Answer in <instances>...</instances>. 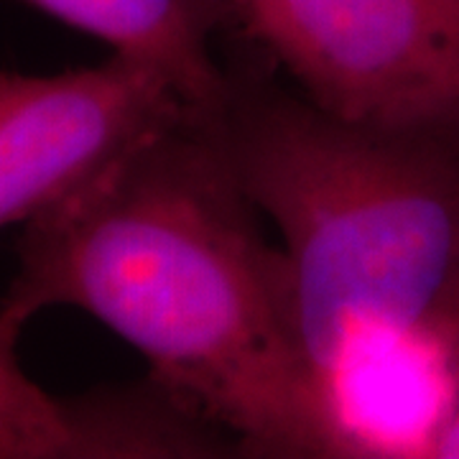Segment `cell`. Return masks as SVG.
<instances>
[{
  "label": "cell",
  "instance_id": "obj_1",
  "mask_svg": "<svg viewBox=\"0 0 459 459\" xmlns=\"http://www.w3.org/2000/svg\"><path fill=\"white\" fill-rule=\"evenodd\" d=\"M197 110L151 133L23 225L0 314L95 316L240 457L337 459L283 247Z\"/></svg>",
  "mask_w": 459,
  "mask_h": 459
},
{
  "label": "cell",
  "instance_id": "obj_2",
  "mask_svg": "<svg viewBox=\"0 0 459 459\" xmlns=\"http://www.w3.org/2000/svg\"><path fill=\"white\" fill-rule=\"evenodd\" d=\"M199 115L279 230L337 457H383L409 394L431 431L459 394L457 133L358 126L247 65Z\"/></svg>",
  "mask_w": 459,
  "mask_h": 459
},
{
  "label": "cell",
  "instance_id": "obj_3",
  "mask_svg": "<svg viewBox=\"0 0 459 459\" xmlns=\"http://www.w3.org/2000/svg\"><path fill=\"white\" fill-rule=\"evenodd\" d=\"M230 16L319 110L459 135V0H230Z\"/></svg>",
  "mask_w": 459,
  "mask_h": 459
},
{
  "label": "cell",
  "instance_id": "obj_4",
  "mask_svg": "<svg viewBox=\"0 0 459 459\" xmlns=\"http://www.w3.org/2000/svg\"><path fill=\"white\" fill-rule=\"evenodd\" d=\"M186 110L159 72L115 54L62 74L0 72V228L56 207Z\"/></svg>",
  "mask_w": 459,
  "mask_h": 459
},
{
  "label": "cell",
  "instance_id": "obj_5",
  "mask_svg": "<svg viewBox=\"0 0 459 459\" xmlns=\"http://www.w3.org/2000/svg\"><path fill=\"white\" fill-rule=\"evenodd\" d=\"M108 44L115 56L159 72L189 110H212L228 84L217 36L230 29V0H23Z\"/></svg>",
  "mask_w": 459,
  "mask_h": 459
},
{
  "label": "cell",
  "instance_id": "obj_6",
  "mask_svg": "<svg viewBox=\"0 0 459 459\" xmlns=\"http://www.w3.org/2000/svg\"><path fill=\"white\" fill-rule=\"evenodd\" d=\"M77 459L240 457L222 427L156 377L66 398Z\"/></svg>",
  "mask_w": 459,
  "mask_h": 459
},
{
  "label": "cell",
  "instance_id": "obj_7",
  "mask_svg": "<svg viewBox=\"0 0 459 459\" xmlns=\"http://www.w3.org/2000/svg\"><path fill=\"white\" fill-rule=\"evenodd\" d=\"M23 325L0 314V459H77L66 398L33 383L16 355Z\"/></svg>",
  "mask_w": 459,
  "mask_h": 459
},
{
  "label": "cell",
  "instance_id": "obj_8",
  "mask_svg": "<svg viewBox=\"0 0 459 459\" xmlns=\"http://www.w3.org/2000/svg\"><path fill=\"white\" fill-rule=\"evenodd\" d=\"M421 457L459 459V394L429 431Z\"/></svg>",
  "mask_w": 459,
  "mask_h": 459
}]
</instances>
